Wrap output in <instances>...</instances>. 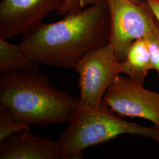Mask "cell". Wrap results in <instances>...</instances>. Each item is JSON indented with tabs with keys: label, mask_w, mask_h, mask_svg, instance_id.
I'll list each match as a JSON object with an SVG mask.
<instances>
[{
	"label": "cell",
	"mask_w": 159,
	"mask_h": 159,
	"mask_svg": "<svg viewBox=\"0 0 159 159\" xmlns=\"http://www.w3.org/2000/svg\"><path fill=\"white\" fill-rule=\"evenodd\" d=\"M39 71V64L30 58L19 44H12L0 38V71L2 75Z\"/></svg>",
	"instance_id": "30bf717a"
},
{
	"label": "cell",
	"mask_w": 159,
	"mask_h": 159,
	"mask_svg": "<svg viewBox=\"0 0 159 159\" xmlns=\"http://www.w3.org/2000/svg\"><path fill=\"white\" fill-rule=\"evenodd\" d=\"M74 69L79 76L80 104L94 109L99 108L106 91L120 74L119 61L113 46L108 42L90 51Z\"/></svg>",
	"instance_id": "5b68a950"
},
{
	"label": "cell",
	"mask_w": 159,
	"mask_h": 159,
	"mask_svg": "<svg viewBox=\"0 0 159 159\" xmlns=\"http://www.w3.org/2000/svg\"><path fill=\"white\" fill-rule=\"evenodd\" d=\"M102 104L119 116L147 120L159 129V93L129 77L117 75L106 91Z\"/></svg>",
	"instance_id": "52a82bcc"
},
{
	"label": "cell",
	"mask_w": 159,
	"mask_h": 159,
	"mask_svg": "<svg viewBox=\"0 0 159 159\" xmlns=\"http://www.w3.org/2000/svg\"><path fill=\"white\" fill-rule=\"evenodd\" d=\"M82 4H83V7H84L85 6L90 5L89 2L88 0H82Z\"/></svg>",
	"instance_id": "5bb4252c"
},
{
	"label": "cell",
	"mask_w": 159,
	"mask_h": 159,
	"mask_svg": "<svg viewBox=\"0 0 159 159\" xmlns=\"http://www.w3.org/2000/svg\"><path fill=\"white\" fill-rule=\"evenodd\" d=\"M159 24V0H145Z\"/></svg>",
	"instance_id": "4fadbf2b"
},
{
	"label": "cell",
	"mask_w": 159,
	"mask_h": 159,
	"mask_svg": "<svg viewBox=\"0 0 159 159\" xmlns=\"http://www.w3.org/2000/svg\"><path fill=\"white\" fill-rule=\"evenodd\" d=\"M1 159H61L57 142L36 136L29 129L21 131L0 142Z\"/></svg>",
	"instance_id": "ba28073f"
},
{
	"label": "cell",
	"mask_w": 159,
	"mask_h": 159,
	"mask_svg": "<svg viewBox=\"0 0 159 159\" xmlns=\"http://www.w3.org/2000/svg\"><path fill=\"white\" fill-rule=\"evenodd\" d=\"M132 1H133L134 2H135V3H139L141 1H142V0H131Z\"/></svg>",
	"instance_id": "9a60e30c"
},
{
	"label": "cell",
	"mask_w": 159,
	"mask_h": 159,
	"mask_svg": "<svg viewBox=\"0 0 159 159\" xmlns=\"http://www.w3.org/2000/svg\"><path fill=\"white\" fill-rule=\"evenodd\" d=\"M110 16L109 43L119 61L125 59L133 43L142 39L157 21L145 0H106Z\"/></svg>",
	"instance_id": "8992f818"
},
{
	"label": "cell",
	"mask_w": 159,
	"mask_h": 159,
	"mask_svg": "<svg viewBox=\"0 0 159 159\" xmlns=\"http://www.w3.org/2000/svg\"><path fill=\"white\" fill-rule=\"evenodd\" d=\"M0 102L19 122L45 125L69 122L79 98L58 90L39 72H17L1 77Z\"/></svg>",
	"instance_id": "7a4b0ae2"
},
{
	"label": "cell",
	"mask_w": 159,
	"mask_h": 159,
	"mask_svg": "<svg viewBox=\"0 0 159 159\" xmlns=\"http://www.w3.org/2000/svg\"><path fill=\"white\" fill-rule=\"evenodd\" d=\"M152 63L153 70L157 71L159 77V24H154L144 35Z\"/></svg>",
	"instance_id": "7c38bea8"
},
{
	"label": "cell",
	"mask_w": 159,
	"mask_h": 159,
	"mask_svg": "<svg viewBox=\"0 0 159 159\" xmlns=\"http://www.w3.org/2000/svg\"><path fill=\"white\" fill-rule=\"evenodd\" d=\"M120 74L143 84L150 70H153L148 44L143 38L134 41L129 48L125 59L119 61Z\"/></svg>",
	"instance_id": "9c48e42d"
},
{
	"label": "cell",
	"mask_w": 159,
	"mask_h": 159,
	"mask_svg": "<svg viewBox=\"0 0 159 159\" xmlns=\"http://www.w3.org/2000/svg\"><path fill=\"white\" fill-rule=\"evenodd\" d=\"M30 129V125L17 121L14 114L4 104H0V142L12 134Z\"/></svg>",
	"instance_id": "8fae6325"
},
{
	"label": "cell",
	"mask_w": 159,
	"mask_h": 159,
	"mask_svg": "<svg viewBox=\"0 0 159 159\" xmlns=\"http://www.w3.org/2000/svg\"><path fill=\"white\" fill-rule=\"evenodd\" d=\"M83 9L82 0H2L0 3V38L24 35L43 23L50 13L67 15Z\"/></svg>",
	"instance_id": "277c9868"
},
{
	"label": "cell",
	"mask_w": 159,
	"mask_h": 159,
	"mask_svg": "<svg viewBox=\"0 0 159 159\" xmlns=\"http://www.w3.org/2000/svg\"><path fill=\"white\" fill-rule=\"evenodd\" d=\"M69 125L56 141L62 159H82L87 148L107 142L123 134L151 139L159 143V129L121 119L104 105L97 109L80 104Z\"/></svg>",
	"instance_id": "3957f363"
},
{
	"label": "cell",
	"mask_w": 159,
	"mask_h": 159,
	"mask_svg": "<svg viewBox=\"0 0 159 159\" xmlns=\"http://www.w3.org/2000/svg\"><path fill=\"white\" fill-rule=\"evenodd\" d=\"M110 16L106 0H98L53 23H42L24 34L19 44L38 64L74 68L90 51L109 41Z\"/></svg>",
	"instance_id": "6da1fadb"
}]
</instances>
